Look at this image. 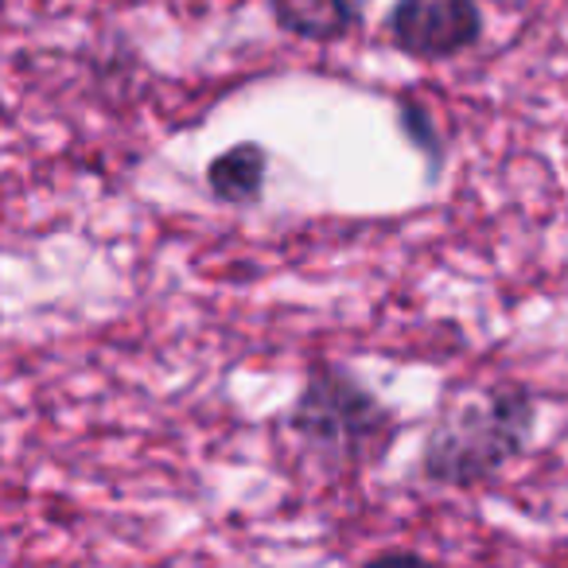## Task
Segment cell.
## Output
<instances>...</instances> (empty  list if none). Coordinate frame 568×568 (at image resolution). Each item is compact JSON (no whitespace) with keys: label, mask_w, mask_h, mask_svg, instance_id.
<instances>
[{"label":"cell","mask_w":568,"mask_h":568,"mask_svg":"<svg viewBox=\"0 0 568 568\" xmlns=\"http://www.w3.org/2000/svg\"><path fill=\"white\" fill-rule=\"evenodd\" d=\"M529 425L534 402L526 389H495L483 405H464L433 428L420 467L436 483H479L526 448Z\"/></svg>","instance_id":"1"},{"label":"cell","mask_w":568,"mask_h":568,"mask_svg":"<svg viewBox=\"0 0 568 568\" xmlns=\"http://www.w3.org/2000/svg\"><path fill=\"white\" fill-rule=\"evenodd\" d=\"M389 417L363 386L339 371H316L293 409V428L327 456L351 459L382 440Z\"/></svg>","instance_id":"2"},{"label":"cell","mask_w":568,"mask_h":568,"mask_svg":"<svg viewBox=\"0 0 568 568\" xmlns=\"http://www.w3.org/2000/svg\"><path fill=\"white\" fill-rule=\"evenodd\" d=\"M483 32L475 0H397L389 12V36L417 59H452Z\"/></svg>","instance_id":"3"},{"label":"cell","mask_w":568,"mask_h":568,"mask_svg":"<svg viewBox=\"0 0 568 568\" xmlns=\"http://www.w3.org/2000/svg\"><path fill=\"white\" fill-rule=\"evenodd\" d=\"M265 172H268V160L261 144H234L226 149L211 168H206V183L211 191L222 199V203H257L261 191H265Z\"/></svg>","instance_id":"4"},{"label":"cell","mask_w":568,"mask_h":568,"mask_svg":"<svg viewBox=\"0 0 568 568\" xmlns=\"http://www.w3.org/2000/svg\"><path fill=\"white\" fill-rule=\"evenodd\" d=\"M273 17L288 36L320 43L343 40L355 24L351 0H273Z\"/></svg>","instance_id":"5"},{"label":"cell","mask_w":568,"mask_h":568,"mask_svg":"<svg viewBox=\"0 0 568 568\" xmlns=\"http://www.w3.org/2000/svg\"><path fill=\"white\" fill-rule=\"evenodd\" d=\"M402 129L409 133L413 144H420V149L428 152V156H440V141L433 136V121H428V110L417 102H405L402 105Z\"/></svg>","instance_id":"6"}]
</instances>
